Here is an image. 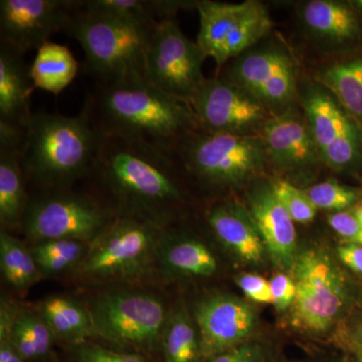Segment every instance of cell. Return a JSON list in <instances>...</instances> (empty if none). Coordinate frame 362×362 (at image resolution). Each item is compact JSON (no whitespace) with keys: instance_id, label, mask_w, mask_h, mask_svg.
Returning a JSON list of instances; mask_svg holds the SVG:
<instances>
[{"instance_id":"obj_23","label":"cell","mask_w":362,"mask_h":362,"mask_svg":"<svg viewBox=\"0 0 362 362\" xmlns=\"http://www.w3.org/2000/svg\"><path fill=\"white\" fill-rule=\"evenodd\" d=\"M302 106L320 157L331 144L357 126L335 98L319 84L305 90Z\"/></svg>"},{"instance_id":"obj_39","label":"cell","mask_w":362,"mask_h":362,"mask_svg":"<svg viewBox=\"0 0 362 362\" xmlns=\"http://www.w3.org/2000/svg\"><path fill=\"white\" fill-rule=\"evenodd\" d=\"M328 223L340 237L352 244L362 246V223L356 214L338 211L328 216Z\"/></svg>"},{"instance_id":"obj_45","label":"cell","mask_w":362,"mask_h":362,"mask_svg":"<svg viewBox=\"0 0 362 362\" xmlns=\"http://www.w3.org/2000/svg\"><path fill=\"white\" fill-rule=\"evenodd\" d=\"M359 359H361V362H362V351L361 352V356H359Z\"/></svg>"},{"instance_id":"obj_25","label":"cell","mask_w":362,"mask_h":362,"mask_svg":"<svg viewBox=\"0 0 362 362\" xmlns=\"http://www.w3.org/2000/svg\"><path fill=\"white\" fill-rule=\"evenodd\" d=\"M197 1L180 0H83L82 7L93 13L107 14L144 28H153L159 21L173 18L181 9H197Z\"/></svg>"},{"instance_id":"obj_12","label":"cell","mask_w":362,"mask_h":362,"mask_svg":"<svg viewBox=\"0 0 362 362\" xmlns=\"http://www.w3.org/2000/svg\"><path fill=\"white\" fill-rule=\"evenodd\" d=\"M207 57L188 39L175 18L159 21L152 30L145 59V80L168 94L187 100L206 78L202 64Z\"/></svg>"},{"instance_id":"obj_3","label":"cell","mask_w":362,"mask_h":362,"mask_svg":"<svg viewBox=\"0 0 362 362\" xmlns=\"http://www.w3.org/2000/svg\"><path fill=\"white\" fill-rule=\"evenodd\" d=\"M103 134L87 112L78 115L33 113L25 128L23 165L35 189L74 187L86 180Z\"/></svg>"},{"instance_id":"obj_33","label":"cell","mask_w":362,"mask_h":362,"mask_svg":"<svg viewBox=\"0 0 362 362\" xmlns=\"http://www.w3.org/2000/svg\"><path fill=\"white\" fill-rule=\"evenodd\" d=\"M317 209L344 211L358 199L356 190L337 180H325L305 190Z\"/></svg>"},{"instance_id":"obj_13","label":"cell","mask_w":362,"mask_h":362,"mask_svg":"<svg viewBox=\"0 0 362 362\" xmlns=\"http://www.w3.org/2000/svg\"><path fill=\"white\" fill-rule=\"evenodd\" d=\"M189 103L207 132L259 135L272 117L251 93L218 77L206 78Z\"/></svg>"},{"instance_id":"obj_7","label":"cell","mask_w":362,"mask_h":362,"mask_svg":"<svg viewBox=\"0 0 362 362\" xmlns=\"http://www.w3.org/2000/svg\"><path fill=\"white\" fill-rule=\"evenodd\" d=\"M165 226L130 216H117L89 244L77 271L100 282L134 280L156 263L157 244Z\"/></svg>"},{"instance_id":"obj_9","label":"cell","mask_w":362,"mask_h":362,"mask_svg":"<svg viewBox=\"0 0 362 362\" xmlns=\"http://www.w3.org/2000/svg\"><path fill=\"white\" fill-rule=\"evenodd\" d=\"M89 308L97 337L136 349L151 350L161 344L169 312L158 297L143 292H107Z\"/></svg>"},{"instance_id":"obj_43","label":"cell","mask_w":362,"mask_h":362,"mask_svg":"<svg viewBox=\"0 0 362 362\" xmlns=\"http://www.w3.org/2000/svg\"><path fill=\"white\" fill-rule=\"evenodd\" d=\"M354 214H356V218H358V221L362 223V206L358 207Z\"/></svg>"},{"instance_id":"obj_20","label":"cell","mask_w":362,"mask_h":362,"mask_svg":"<svg viewBox=\"0 0 362 362\" xmlns=\"http://www.w3.org/2000/svg\"><path fill=\"white\" fill-rule=\"evenodd\" d=\"M35 89L23 54L0 45V125L25 130Z\"/></svg>"},{"instance_id":"obj_15","label":"cell","mask_w":362,"mask_h":362,"mask_svg":"<svg viewBox=\"0 0 362 362\" xmlns=\"http://www.w3.org/2000/svg\"><path fill=\"white\" fill-rule=\"evenodd\" d=\"M201 357H211L247 342L257 324L256 312L244 300L230 294L202 298L194 309Z\"/></svg>"},{"instance_id":"obj_41","label":"cell","mask_w":362,"mask_h":362,"mask_svg":"<svg viewBox=\"0 0 362 362\" xmlns=\"http://www.w3.org/2000/svg\"><path fill=\"white\" fill-rule=\"evenodd\" d=\"M337 254L345 266L356 273L362 274V246L349 243L338 247Z\"/></svg>"},{"instance_id":"obj_10","label":"cell","mask_w":362,"mask_h":362,"mask_svg":"<svg viewBox=\"0 0 362 362\" xmlns=\"http://www.w3.org/2000/svg\"><path fill=\"white\" fill-rule=\"evenodd\" d=\"M197 11L199 16L197 45L218 66L258 44L272 28L266 6L255 0L242 4L204 0L199 1Z\"/></svg>"},{"instance_id":"obj_44","label":"cell","mask_w":362,"mask_h":362,"mask_svg":"<svg viewBox=\"0 0 362 362\" xmlns=\"http://www.w3.org/2000/svg\"><path fill=\"white\" fill-rule=\"evenodd\" d=\"M358 335H359V338H361V341H362V326H361V329H359Z\"/></svg>"},{"instance_id":"obj_19","label":"cell","mask_w":362,"mask_h":362,"mask_svg":"<svg viewBox=\"0 0 362 362\" xmlns=\"http://www.w3.org/2000/svg\"><path fill=\"white\" fill-rule=\"evenodd\" d=\"M206 221L221 244L240 261L258 265L265 259V243L246 206L233 201L218 202L207 211Z\"/></svg>"},{"instance_id":"obj_14","label":"cell","mask_w":362,"mask_h":362,"mask_svg":"<svg viewBox=\"0 0 362 362\" xmlns=\"http://www.w3.org/2000/svg\"><path fill=\"white\" fill-rule=\"evenodd\" d=\"M80 6L78 0H1V44L21 54L37 51L54 33L66 32Z\"/></svg>"},{"instance_id":"obj_30","label":"cell","mask_w":362,"mask_h":362,"mask_svg":"<svg viewBox=\"0 0 362 362\" xmlns=\"http://www.w3.org/2000/svg\"><path fill=\"white\" fill-rule=\"evenodd\" d=\"M0 269L4 280L18 291H25L42 277L32 250L7 230L0 233Z\"/></svg>"},{"instance_id":"obj_42","label":"cell","mask_w":362,"mask_h":362,"mask_svg":"<svg viewBox=\"0 0 362 362\" xmlns=\"http://www.w3.org/2000/svg\"><path fill=\"white\" fill-rule=\"evenodd\" d=\"M349 4L354 7L357 13L362 14V0H354V1H349Z\"/></svg>"},{"instance_id":"obj_40","label":"cell","mask_w":362,"mask_h":362,"mask_svg":"<svg viewBox=\"0 0 362 362\" xmlns=\"http://www.w3.org/2000/svg\"><path fill=\"white\" fill-rule=\"evenodd\" d=\"M263 350L254 343L245 342L216 354L207 362H262Z\"/></svg>"},{"instance_id":"obj_28","label":"cell","mask_w":362,"mask_h":362,"mask_svg":"<svg viewBox=\"0 0 362 362\" xmlns=\"http://www.w3.org/2000/svg\"><path fill=\"white\" fill-rule=\"evenodd\" d=\"M161 346L165 362H195L201 357L199 330L185 305L169 312Z\"/></svg>"},{"instance_id":"obj_16","label":"cell","mask_w":362,"mask_h":362,"mask_svg":"<svg viewBox=\"0 0 362 362\" xmlns=\"http://www.w3.org/2000/svg\"><path fill=\"white\" fill-rule=\"evenodd\" d=\"M247 201V209L258 226L272 262L290 272L298 254L296 228L292 216L274 194L270 181L255 182Z\"/></svg>"},{"instance_id":"obj_1","label":"cell","mask_w":362,"mask_h":362,"mask_svg":"<svg viewBox=\"0 0 362 362\" xmlns=\"http://www.w3.org/2000/svg\"><path fill=\"white\" fill-rule=\"evenodd\" d=\"M173 148L103 135L89 175L97 194L116 216H130L165 226L185 202L177 178L182 168Z\"/></svg>"},{"instance_id":"obj_8","label":"cell","mask_w":362,"mask_h":362,"mask_svg":"<svg viewBox=\"0 0 362 362\" xmlns=\"http://www.w3.org/2000/svg\"><path fill=\"white\" fill-rule=\"evenodd\" d=\"M290 276L296 285L291 323L309 333L326 332L349 303V286L327 251L312 247L298 252Z\"/></svg>"},{"instance_id":"obj_2","label":"cell","mask_w":362,"mask_h":362,"mask_svg":"<svg viewBox=\"0 0 362 362\" xmlns=\"http://www.w3.org/2000/svg\"><path fill=\"white\" fill-rule=\"evenodd\" d=\"M84 110L102 134L175 149L183 138L202 130L187 100L164 92L146 80L93 85Z\"/></svg>"},{"instance_id":"obj_11","label":"cell","mask_w":362,"mask_h":362,"mask_svg":"<svg viewBox=\"0 0 362 362\" xmlns=\"http://www.w3.org/2000/svg\"><path fill=\"white\" fill-rule=\"evenodd\" d=\"M218 78L251 93L272 115L292 109L299 94L296 62L282 45L251 47L228 62Z\"/></svg>"},{"instance_id":"obj_26","label":"cell","mask_w":362,"mask_h":362,"mask_svg":"<svg viewBox=\"0 0 362 362\" xmlns=\"http://www.w3.org/2000/svg\"><path fill=\"white\" fill-rule=\"evenodd\" d=\"M78 63L69 47L57 42H45L37 51L30 66L35 89L59 95L77 76Z\"/></svg>"},{"instance_id":"obj_36","label":"cell","mask_w":362,"mask_h":362,"mask_svg":"<svg viewBox=\"0 0 362 362\" xmlns=\"http://www.w3.org/2000/svg\"><path fill=\"white\" fill-rule=\"evenodd\" d=\"M14 306L6 301L1 302L0 309V362H25L14 346L11 338Z\"/></svg>"},{"instance_id":"obj_34","label":"cell","mask_w":362,"mask_h":362,"mask_svg":"<svg viewBox=\"0 0 362 362\" xmlns=\"http://www.w3.org/2000/svg\"><path fill=\"white\" fill-rule=\"evenodd\" d=\"M361 156V135L358 127L331 144L321 154V160L333 170L342 171L354 168Z\"/></svg>"},{"instance_id":"obj_17","label":"cell","mask_w":362,"mask_h":362,"mask_svg":"<svg viewBox=\"0 0 362 362\" xmlns=\"http://www.w3.org/2000/svg\"><path fill=\"white\" fill-rule=\"evenodd\" d=\"M261 136L267 159L282 170L302 173L322 162L304 114L293 108L272 115Z\"/></svg>"},{"instance_id":"obj_22","label":"cell","mask_w":362,"mask_h":362,"mask_svg":"<svg viewBox=\"0 0 362 362\" xmlns=\"http://www.w3.org/2000/svg\"><path fill=\"white\" fill-rule=\"evenodd\" d=\"M299 16L307 32L327 45H344L361 35L358 16L349 2L310 0L300 6Z\"/></svg>"},{"instance_id":"obj_37","label":"cell","mask_w":362,"mask_h":362,"mask_svg":"<svg viewBox=\"0 0 362 362\" xmlns=\"http://www.w3.org/2000/svg\"><path fill=\"white\" fill-rule=\"evenodd\" d=\"M237 284L244 294L257 303L273 304L270 281L257 274H243L238 276Z\"/></svg>"},{"instance_id":"obj_18","label":"cell","mask_w":362,"mask_h":362,"mask_svg":"<svg viewBox=\"0 0 362 362\" xmlns=\"http://www.w3.org/2000/svg\"><path fill=\"white\" fill-rule=\"evenodd\" d=\"M25 130L0 125V221L7 228L23 226L30 201L23 152Z\"/></svg>"},{"instance_id":"obj_4","label":"cell","mask_w":362,"mask_h":362,"mask_svg":"<svg viewBox=\"0 0 362 362\" xmlns=\"http://www.w3.org/2000/svg\"><path fill=\"white\" fill-rule=\"evenodd\" d=\"M154 28L93 13L81 1L66 33L84 49V70L94 84L115 85L145 80L147 45Z\"/></svg>"},{"instance_id":"obj_21","label":"cell","mask_w":362,"mask_h":362,"mask_svg":"<svg viewBox=\"0 0 362 362\" xmlns=\"http://www.w3.org/2000/svg\"><path fill=\"white\" fill-rule=\"evenodd\" d=\"M156 263L168 277H209L218 269L211 250L201 240L164 228L157 244Z\"/></svg>"},{"instance_id":"obj_24","label":"cell","mask_w":362,"mask_h":362,"mask_svg":"<svg viewBox=\"0 0 362 362\" xmlns=\"http://www.w3.org/2000/svg\"><path fill=\"white\" fill-rule=\"evenodd\" d=\"M37 311L54 337L80 345L97 337L89 307L65 296H52L40 302Z\"/></svg>"},{"instance_id":"obj_32","label":"cell","mask_w":362,"mask_h":362,"mask_svg":"<svg viewBox=\"0 0 362 362\" xmlns=\"http://www.w3.org/2000/svg\"><path fill=\"white\" fill-rule=\"evenodd\" d=\"M269 181L276 197L287 209L294 221L308 223L314 220L317 209L305 190L300 189L282 178H274Z\"/></svg>"},{"instance_id":"obj_38","label":"cell","mask_w":362,"mask_h":362,"mask_svg":"<svg viewBox=\"0 0 362 362\" xmlns=\"http://www.w3.org/2000/svg\"><path fill=\"white\" fill-rule=\"evenodd\" d=\"M271 292L273 305L277 311L282 312L291 309L296 297V285L291 276L278 273L271 279Z\"/></svg>"},{"instance_id":"obj_29","label":"cell","mask_w":362,"mask_h":362,"mask_svg":"<svg viewBox=\"0 0 362 362\" xmlns=\"http://www.w3.org/2000/svg\"><path fill=\"white\" fill-rule=\"evenodd\" d=\"M11 338L26 361L47 356L56 337L37 309L14 306Z\"/></svg>"},{"instance_id":"obj_6","label":"cell","mask_w":362,"mask_h":362,"mask_svg":"<svg viewBox=\"0 0 362 362\" xmlns=\"http://www.w3.org/2000/svg\"><path fill=\"white\" fill-rule=\"evenodd\" d=\"M37 190L30 195L21 226L33 245L54 240L90 244L117 216L96 194L73 187Z\"/></svg>"},{"instance_id":"obj_27","label":"cell","mask_w":362,"mask_h":362,"mask_svg":"<svg viewBox=\"0 0 362 362\" xmlns=\"http://www.w3.org/2000/svg\"><path fill=\"white\" fill-rule=\"evenodd\" d=\"M315 80L354 121L362 124V57L328 65L318 71Z\"/></svg>"},{"instance_id":"obj_31","label":"cell","mask_w":362,"mask_h":362,"mask_svg":"<svg viewBox=\"0 0 362 362\" xmlns=\"http://www.w3.org/2000/svg\"><path fill=\"white\" fill-rule=\"evenodd\" d=\"M89 244L76 240H54L33 245L32 252L42 276L59 275L78 269Z\"/></svg>"},{"instance_id":"obj_5","label":"cell","mask_w":362,"mask_h":362,"mask_svg":"<svg viewBox=\"0 0 362 362\" xmlns=\"http://www.w3.org/2000/svg\"><path fill=\"white\" fill-rule=\"evenodd\" d=\"M175 150L187 173L214 189L240 187L268 160L261 135L199 130L181 139Z\"/></svg>"},{"instance_id":"obj_35","label":"cell","mask_w":362,"mask_h":362,"mask_svg":"<svg viewBox=\"0 0 362 362\" xmlns=\"http://www.w3.org/2000/svg\"><path fill=\"white\" fill-rule=\"evenodd\" d=\"M76 362H147L137 354L119 352L97 344L83 343L75 349Z\"/></svg>"}]
</instances>
